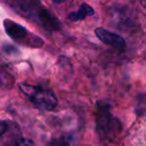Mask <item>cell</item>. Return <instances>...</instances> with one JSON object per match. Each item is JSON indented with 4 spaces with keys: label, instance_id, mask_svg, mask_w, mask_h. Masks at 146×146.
Here are the masks:
<instances>
[{
    "label": "cell",
    "instance_id": "cell-1",
    "mask_svg": "<svg viewBox=\"0 0 146 146\" xmlns=\"http://www.w3.org/2000/svg\"><path fill=\"white\" fill-rule=\"evenodd\" d=\"M96 130L102 140H111L121 131V124L112 114L111 107L107 103L100 102L97 105Z\"/></svg>",
    "mask_w": 146,
    "mask_h": 146
},
{
    "label": "cell",
    "instance_id": "cell-2",
    "mask_svg": "<svg viewBox=\"0 0 146 146\" xmlns=\"http://www.w3.org/2000/svg\"><path fill=\"white\" fill-rule=\"evenodd\" d=\"M19 88L21 92L39 109L50 111L58 104L56 95L48 88L38 85H30L28 83H20Z\"/></svg>",
    "mask_w": 146,
    "mask_h": 146
},
{
    "label": "cell",
    "instance_id": "cell-3",
    "mask_svg": "<svg viewBox=\"0 0 146 146\" xmlns=\"http://www.w3.org/2000/svg\"><path fill=\"white\" fill-rule=\"evenodd\" d=\"M4 29L8 36L15 41H21L31 47H40L43 45V40L38 36L29 33L25 27L9 19L4 20Z\"/></svg>",
    "mask_w": 146,
    "mask_h": 146
},
{
    "label": "cell",
    "instance_id": "cell-4",
    "mask_svg": "<svg viewBox=\"0 0 146 146\" xmlns=\"http://www.w3.org/2000/svg\"><path fill=\"white\" fill-rule=\"evenodd\" d=\"M95 35L98 37L100 41L110 46L117 49H123L125 47L126 43L122 36L115 32H112L110 30L103 28V27H98L95 29Z\"/></svg>",
    "mask_w": 146,
    "mask_h": 146
},
{
    "label": "cell",
    "instance_id": "cell-5",
    "mask_svg": "<svg viewBox=\"0 0 146 146\" xmlns=\"http://www.w3.org/2000/svg\"><path fill=\"white\" fill-rule=\"evenodd\" d=\"M93 14H94V9L90 5L83 3V4L80 5L79 9L77 11L71 12L68 15V19L70 21H81L84 20L86 17L92 16Z\"/></svg>",
    "mask_w": 146,
    "mask_h": 146
},
{
    "label": "cell",
    "instance_id": "cell-6",
    "mask_svg": "<svg viewBox=\"0 0 146 146\" xmlns=\"http://www.w3.org/2000/svg\"><path fill=\"white\" fill-rule=\"evenodd\" d=\"M13 86V78L8 72L0 66V87L4 89H9Z\"/></svg>",
    "mask_w": 146,
    "mask_h": 146
},
{
    "label": "cell",
    "instance_id": "cell-7",
    "mask_svg": "<svg viewBox=\"0 0 146 146\" xmlns=\"http://www.w3.org/2000/svg\"><path fill=\"white\" fill-rule=\"evenodd\" d=\"M47 146H68V144L64 139H53Z\"/></svg>",
    "mask_w": 146,
    "mask_h": 146
},
{
    "label": "cell",
    "instance_id": "cell-8",
    "mask_svg": "<svg viewBox=\"0 0 146 146\" xmlns=\"http://www.w3.org/2000/svg\"><path fill=\"white\" fill-rule=\"evenodd\" d=\"M9 125L6 121H3V120H0V136H2L3 134H5V132L8 130Z\"/></svg>",
    "mask_w": 146,
    "mask_h": 146
},
{
    "label": "cell",
    "instance_id": "cell-9",
    "mask_svg": "<svg viewBox=\"0 0 146 146\" xmlns=\"http://www.w3.org/2000/svg\"><path fill=\"white\" fill-rule=\"evenodd\" d=\"M51 1L54 3H63V2H65L66 0H51Z\"/></svg>",
    "mask_w": 146,
    "mask_h": 146
}]
</instances>
